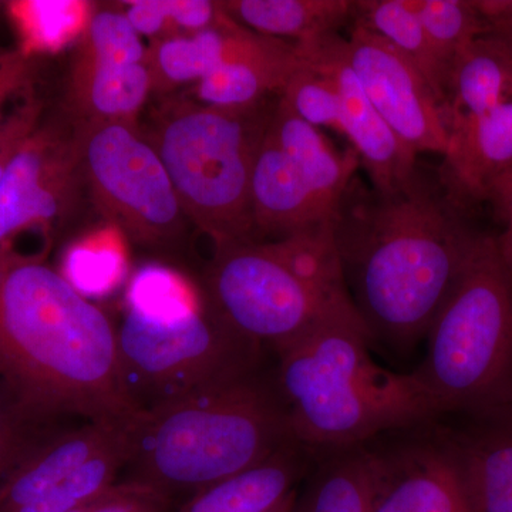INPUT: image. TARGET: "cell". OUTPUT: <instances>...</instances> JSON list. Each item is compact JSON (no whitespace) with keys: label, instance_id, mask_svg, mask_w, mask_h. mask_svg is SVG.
<instances>
[{"label":"cell","instance_id":"cell-1","mask_svg":"<svg viewBox=\"0 0 512 512\" xmlns=\"http://www.w3.org/2000/svg\"><path fill=\"white\" fill-rule=\"evenodd\" d=\"M437 171L417 164L392 191L353 178L332 218L350 299L373 340L399 349L426 339L483 232Z\"/></svg>","mask_w":512,"mask_h":512},{"label":"cell","instance_id":"cell-2","mask_svg":"<svg viewBox=\"0 0 512 512\" xmlns=\"http://www.w3.org/2000/svg\"><path fill=\"white\" fill-rule=\"evenodd\" d=\"M0 383L36 419H134L117 328L40 258L0 247Z\"/></svg>","mask_w":512,"mask_h":512},{"label":"cell","instance_id":"cell-3","mask_svg":"<svg viewBox=\"0 0 512 512\" xmlns=\"http://www.w3.org/2000/svg\"><path fill=\"white\" fill-rule=\"evenodd\" d=\"M373 338L359 313L329 320L275 352L274 377L293 439L326 454L362 447L439 419L412 373L400 375L370 356Z\"/></svg>","mask_w":512,"mask_h":512},{"label":"cell","instance_id":"cell-4","mask_svg":"<svg viewBox=\"0 0 512 512\" xmlns=\"http://www.w3.org/2000/svg\"><path fill=\"white\" fill-rule=\"evenodd\" d=\"M292 441L274 382L256 373L138 414L127 481L197 494Z\"/></svg>","mask_w":512,"mask_h":512},{"label":"cell","instance_id":"cell-5","mask_svg":"<svg viewBox=\"0 0 512 512\" xmlns=\"http://www.w3.org/2000/svg\"><path fill=\"white\" fill-rule=\"evenodd\" d=\"M204 292L229 328L275 352L329 320L359 313L343 278L332 220L276 241L215 249Z\"/></svg>","mask_w":512,"mask_h":512},{"label":"cell","instance_id":"cell-6","mask_svg":"<svg viewBox=\"0 0 512 512\" xmlns=\"http://www.w3.org/2000/svg\"><path fill=\"white\" fill-rule=\"evenodd\" d=\"M413 375L439 416L512 409V272L483 232L427 332Z\"/></svg>","mask_w":512,"mask_h":512},{"label":"cell","instance_id":"cell-7","mask_svg":"<svg viewBox=\"0 0 512 512\" xmlns=\"http://www.w3.org/2000/svg\"><path fill=\"white\" fill-rule=\"evenodd\" d=\"M275 106L268 99L234 109L175 101L163 107L147 137L188 221L215 249L254 241L252 174Z\"/></svg>","mask_w":512,"mask_h":512},{"label":"cell","instance_id":"cell-8","mask_svg":"<svg viewBox=\"0 0 512 512\" xmlns=\"http://www.w3.org/2000/svg\"><path fill=\"white\" fill-rule=\"evenodd\" d=\"M207 296V295H205ZM121 376L138 412L259 373L262 348L212 308L157 318L126 309L117 328Z\"/></svg>","mask_w":512,"mask_h":512},{"label":"cell","instance_id":"cell-9","mask_svg":"<svg viewBox=\"0 0 512 512\" xmlns=\"http://www.w3.org/2000/svg\"><path fill=\"white\" fill-rule=\"evenodd\" d=\"M84 183L101 214L143 247H167L187 215L156 148L136 123H76Z\"/></svg>","mask_w":512,"mask_h":512},{"label":"cell","instance_id":"cell-10","mask_svg":"<svg viewBox=\"0 0 512 512\" xmlns=\"http://www.w3.org/2000/svg\"><path fill=\"white\" fill-rule=\"evenodd\" d=\"M365 444L370 512H478L463 461L446 427L397 431Z\"/></svg>","mask_w":512,"mask_h":512},{"label":"cell","instance_id":"cell-11","mask_svg":"<svg viewBox=\"0 0 512 512\" xmlns=\"http://www.w3.org/2000/svg\"><path fill=\"white\" fill-rule=\"evenodd\" d=\"M84 181L73 121H47L19 148L0 181V247L72 211Z\"/></svg>","mask_w":512,"mask_h":512},{"label":"cell","instance_id":"cell-12","mask_svg":"<svg viewBox=\"0 0 512 512\" xmlns=\"http://www.w3.org/2000/svg\"><path fill=\"white\" fill-rule=\"evenodd\" d=\"M349 60L367 97L416 156H444L450 140L446 111L416 66L370 30L350 25Z\"/></svg>","mask_w":512,"mask_h":512},{"label":"cell","instance_id":"cell-13","mask_svg":"<svg viewBox=\"0 0 512 512\" xmlns=\"http://www.w3.org/2000/svg\"><path fill=\"white\" fill-rule=\"evenodd\" d=\"M296 50L303 62L335 84L342 109V136L352 144L370 185L392 191L406 183L419 164L417 156L387 126L367 97L350 64L348 39L335 33L296 43Z\"/></svg>","mask_w":512,"mask_h":512},{"label":"cell","instance_id":"cell-14","mask_svg":"<svg viewBox=\"0 0 512 512\" xmlns=\"http://www.w3.org/2000/svg\"><path fill=\"white\" fill-rule=\"evenodd\" d=\"M137 417L47 434L0 483V512H20L42 501L87 461L130 436Z\"/></svg>","mask_w":512,"mask_h":512},{"label":"cell","instance_id":"cell-15","mask_svg":"<svg viewBox=\"0 0 512 512\" xmlns=\"http://www.w3.org/2000/svg\"><path fill=\"white\" fill-rule=\"evenodd\" d=\"M512 167V96L450 131L437 174L463 207L487 202L494 181Z\"/></svg>","mask_w":512,"mask_h":512},{"label":"cell","instance_id":"cell-16","mask_svg":"<svg viewBox=\"0 0 512 512\" xmlns=\"http://www.w3.org/2000/svg\"><path fill=\"white\" fill-rule=\"evenodd\" d=\"M251 205L256 242L291 237L332 220L313 197L292 158L269 133V127L252 174Z\"/></svg>","mask_w":512,"mask_h":512},{"label":"cell","instance_id":"cell-17","mask_svg":"<svg viewBox=\"0 0 512 512\" xmlns=\"http://www.w3.org/2000/svg\"><path fill=\"white\" fill-rule=\"evenodd\" d=\"M298 63L295 42L254 32L228 62L195 84V100L225 109L254 106L281 94Z\"/></svg>","mask_w":512,"mask_h":512},{"label":"cell","instance_id":"cell-18","mask_svg":"<svg viewBox=\"0 0 512 512\" xmlns=\"http://www.w3.org/2000/svg\"><path fill=\"white\" fill-rule=\"evenodd\" d=\"M269 133L292 158L322 210L333 218L360 165L355 151H339L319 128L295 116L281 99L276 100Z\"/></svg>","mask_w":512,"mask_h":512},{"label":"cell","instance_id":"cell-19","mask_svg":"<svg viewBox=\"0 0 512 512\" xmlns=\"http://www.w3.org/2000/svg\"><path fill=\"white\" fill-rule=\"evenodd\" d=\"M153 92L146 63H72L67 110L76 123H136Z\"/></svg>","mask_w":512,"mask_h":512},{"label":"cell","instance_id":"cell-20","mask_svg":"<svg viewBox=\"0 0 512 512\" xmlns=\"http://www.w3.org/2000/svg\"><path fill=\"white\" fill-rule=\"evenodd\" d=\"M447 430L478 512H512V409L467 419L461 429Z\"/></svg>","mask_w":512,"mask_h":512},{"label":"cell","instance_id":"cell-21","mask_svg":"<svg viewBox=\"0 0 512 512\" xmlns=\"http://www.w3.org/2000/svg\"><path fill=\"white\" fill-rule=\"evenodd\" d=\"M512 96V52L493 36H480L451 64L443 107L448 133Z\"/></svg>","mask_w":512,"mask_h":512},{"label":"cell","instance_id":"cell-22","mask_svg":"<svg viewBox=\"0 0 512 512\" xmlns=\"http://www.w3.org/2000/svg\"><path fill=\"white\" fill-rule=\"evenodd\" d=\"M309 454L292 441L262 463L195 494L177 512H269L292 493Z\"/></svg>","mask_w":512,"mask_h":512},{"label":"cell","instance_id":"cell-23","mask_svg":"<svg viewBox=\"0 0 512 512\" xmlns=\"http://www.w3.org/2000/svg\"><path fill=\"white\" fill-rule=\"evenodd\" d=\"M254 32L228 16L224 22L190 35L151 40L147 64L153 77V92H170L202 79L228 62Z\"/></svg>","mask_w":512,"mask_h":512},{"label":"cell","instance_id":"cell-24","mask_svg":"<svg viewBox=\"0 0 512 512\" xmlns=\"http://www.w3.org/2000/svg\"><path fill=\"white\" fill-rule=\"evenodd\" d=\"M225 12L258 35L295 43L335 35L352 25V0H228Z\"/></svg>","mask_w":512,"mask_h":512},{"label":"cell","instance_id":"cell-25","mask_svg":"<svg viewBox=\"0 0 512 512\" xmlns=\"http://www.w3.org/2000/svg\"><path fill=\"white\" fill-rule=\"evenodd\" d=\"M96 9L84 0H20L6 6L18 32V49L30 59L77 45Z\"/></svg>","mask_w":512,"mask_h":512},{"label":"cell","instance_id":"cell-26","mask_svg":"<svg viewBox=\"0 0 512 512\" xmlns=\"http://www.w3.org/2000/svg\"><path fill=\"white\" fill-rule=\"evenodd\" d=\"M352 25L370 30L389 42L420 70L443 103L446 76L409 0H357Z\"/></svg>","mask_w":512,"mask_h":512},{"label":"cell","instance_id":"cell-27","mask_svg":"<svg viewBox=\"0 0 512 512\" xmlns=\"http://www.w3.org/2000/svg\"><path fill=\"white\" fill-rule=\"evenodd\" d=\"M292 512H370V470L366 447L322 454Z\"/></svg>","mask_w":512,"mask_h":512},{"label":"cell","instance_id":"cell-28","mask_svg":"<svg viewBox=\"0 0 512 512\" xmlns=\"http://www.w3.org/2000/svg\"><path fill=\"white\" fill-rule=\"evenodd\" d=\"M444 76L468 45L487 33L476 0H409ZM446 87V86H444Z\"/></svg>","mask_w":512,"mask_h":512},{"label":"cell","instance_id":"cell-29","mask_svg":"<svg viewBox=\"0 0 512 512\" xmlns=\"http://www.w3.org/2000/svg\"><path fill=\"white\" fill-rule=\"evenodd\" d=\"M123 5L133 28L150 40L190 35L228 18L224 2L214 0H131Z\"/></svg>","mask_w":512,"mask_h":512},{"label":"cell","instance_id":"cell-30","mask_svg":"<svg viewBox=\"0 0 512 512\" xmlns=\"http://www.w3.org/2000/svg\"><path fill=\"white\" fill-rule=\"evenodd\" d=\"M127 309L171 318L198 311L207 303L204 289L192 288L190 282L164 266H144L133 276L127 288Z\"/></svg>","mask_w":512,"mask_h":512},{"label":"cell","instance_id":"cell-31","mask_svg":"<svg viewBox=\"0 0 512 512\" xmlns=\"http://www.w3.org/2000/svg\"><path fill=\"white\" fill-rule=\"evenodd\" d=\"M141 37L124 12L96 9L77 42L72 63H146L147 46Z\"/></svg>","mask_w":512,"mask_h":512},{"label":"cell","instance_id":"cell-32","mask_svg":"<svg viewBox=\"0 0 512 512\" xmlns=\"http://www.w3.org/2000/svg\"><path fill=\"white\" fill-rule=\"evenodd\" d=\"M279 99L305 123L316 128H332L342 134V109L335 84L301 57Z\"/></svg>","mask_w":512,"mask_h":512},{"label":"cell","instance_id":"cell-33","mask_svg":"<svg viewBox=\"0 0 512 512\" xmlns=\"http://www.w3.org/2000/svg\"><path fill=\"white\" fill-rule=\"evenodd\" d=\"M116 231V227H111L109 235L101 232L67 252L63 276L83 295L107 292L119 284L126 264L123 251L114 242Z\"/></svg>","mask_w":512,"mask_h":512},{"label":"cell","instance_id":"cell-34","mask_svg":"<svg viewBox=\"0 0 512 512\" xmlns=\"http://www.w3.org/2000/svg\"><path fill=\"white\" fill-rule=\"evenodd\" d=\"M47 421L26 412L5 384L0 383V483L47 434Z\"/></svg>","mask_w":512,"mask_h":512},{"label":"cell","instance_id":"cell-35","mask_svg":"<svg viewBox=\"0 0 512 512\" xmlns=\"http://www.w3.org/2000/svg\"><path fill=\"white\" fill-rule=\"evenodd\" d=\"M86 512H171L170 497L148 485L126 480L90 501Z\"/></svg>","mask_w":512,"mask_h":512},{"label":"cell","instance_id":"cell-36","mask_svg":"<svg viewBox=\"0 0 512 512\" xmlns=\"http://www.w3.org/2000/svg\"><path fill=\"white\" fill-rule=\"evenodd\" d=\"M42 113V101L28 96L0 124V181L26 138L42 123Z\"/></svg>","mask_w":512,"mask_h":512},{"label":"cell","instance_id":"cell-37","mask_svg":"<svg viewBox=\"0 0 512 512\" xmlns=\"http://www.w3.org/2000/svg\"><path fill=\"white\" fill-rule=\"evenodd\" d=\"M33 74V59L19 49H0V124L6 104L12 97L28 92Z\"/></svg>","mask_w":512,"mask_h":512},{"label":"cell","instance_id":"cell-38","mask_svg":"<svg viewBox=\"0 0 512 512\" xmlns=\"http://www.w3.org/2000/svg\"><path fill=\"white\" fill-rule=\"evenodd\" d=\"M487 202L503 224V232L495 235L501 254L512 251V167L501 174L488 191Z\"/></svg>","mask_w":512,"mask_h":512},{"label":"cell","instance_id":"cell-39","mask_svg":"<svg viewBox=\"0 0 512 512\" xmlns=\"http://www.w3.org/2000/svg\"><path fill=\"white\" fill-rule=\"evenodd\" d=\"M487 26L485 35L503 42L512 52V0H476Z\"/></svg>","mask_w":512,"mask_h":512},{"label":"cell","instance_id":"cell-40","mask_svg":"<svg viewBox=\"0 0 512 512\" xmlns=\"http://www.w3.org/2000/svg\"><path fill=\"white\" fill-rule=\"evenodd\" d=\"M296 503V493L295 490L292 491L288 497H285L284 500L281 501L275 508H272L269 512H292L293 507H295Z\"/></svg>","mask_w":512,"mask_h":512},{"label":"cell","instance_id":"cell-41","mask_svg":"<svg viewBox=\"0 0 512 512\" xmlns=\"http://www.w3.org/2000/svg\"><path fill=\"white\" fill-rule=\"evenodd\" d=\"M501 252V251H500ZM503 255V258H504V261H505V264L508 265V268L511 269V272H512V251L510 252H505V254H501Z\"/></svg>","mask_w":512,"mask_h":512}]
</instances>
